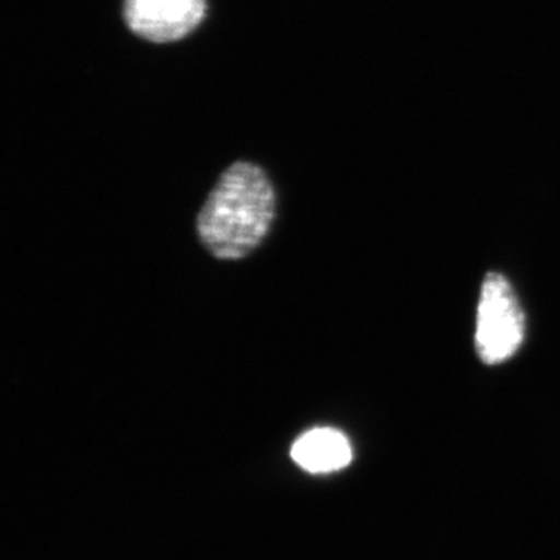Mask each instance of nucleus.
<instances>
[{
    "mask_svg": "<svg viewBox=\"0 0 560 560\" xmlns=\"http://www.w3.org/2000/svg\"><path fill=\"white\" fill-rule=\"evenodd\" d=\"M291 459L298 467L313 475L334 474L352 463V445L342 431L318 427L305 431L291 445Z\"/></svg>",
    "mask_w": 560,
    "mask_h": 560,
    "instance_id": "20e7f679",
    "label": "nucleus"
},
{
    "mask_svg": "<svg viewBox=\"0 0 560 560\" xmlns=\"http://www.w3.org/2000/svg\"><path fill=\"white\" fill-rule=\"evenodd\" d=\"M275 215L276 191L267 173L250 162H235L202 206L198 235L217 259H243L267 237Z\"/></svg>",
    "mask_w": 560,
    "mask_h": 560,
    "instance_id": "f257e3e1",
    "label": "nucleus"
},
{
    "mask_svg": "<svg viewBox=\"0 0 560 560\" xmlns=\"http://www.w3.org/2000/svg\"><path fill=\"white\" fill-rule=\"evenodd\" d=\"M206 14V0H125L128 27L151 43H172L198 27Z\"/></svg>",
    "mask_w": 560,
    "mask_h": 560,
    "instance_id": "7ed1b4c3",
    "label": "nucleus"
},
{
    "mask_svg": "<svg viewBox=\"0 0 560 560\" xmlns=\"http://www.w3.org/2000/svg\"><path fill=\"white\" fill-rule=\"evenodd\" d=\"M525 313L510 280L489 272L478 301L475 349L485 364L510 360L525 340Z\"/></svg>",
    "mask_w": 560,
    "mask_h": 560,
    "instance_id": "f03ea898",
    "label": "nucleus"
}]
</instances>
